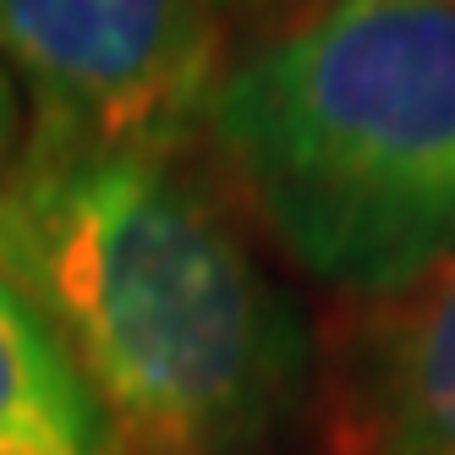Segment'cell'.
Returning a JSON list of instances; mask_svg holds the SVG:
<instances>
[{"label": "cell", "mask_w": 455, "mask_h": 455, "mask_svg": "<svg viewBox=\"0 0 455 455\" xmlns=\"http://www.w3.org/2000/svg\"><path fill=\"white\" fill-rule=\"evenodd\" d=\"M0 264L100 395L116 455H275L307 346L181 154L22 138L0 165Z\"/></svg>", "instance_id": "1"}, {"label": "cell", "mask_w": 455, "mask_h": 455, "mask_svg": "<svg viewBox=\"0 0 455 455\" xmlns=\"http://www.w3.org/2000/svg\"><path fill=\"white\" fill-rule=\"evenodd\" d=\"M204 143L307 280L379 297L455 258V0H313L231 60Z\"/></svg>", "instance_id": "2"}, {"label": "cell", "mask_w": 455, "mask_h": 455, "mask_svg": "<svg viewBox=\"0 0 455 455\" xmlns=\"http://www.w3.org/2000/svg\"><path fill=\"white\" fill-rule=\"evenodd\" d=\"M28 143L187 154L231 72L214 0H0Z\"/></svg>", "instance_id": "3"}, {"label": "cell", "mask_w": 455, "mask_h": 455, "mask_svg": "<svg viewBox=\"0 0 455 455\" xmlns=\"http://www.w3.org/2000/svg\"><path fill=\"white\" fill-rule=\"evenodd\" d=\"M323 455H455V258L340 297L313 356Z\"/></svg>", "instance_id": "4"}, {"label": "cell", "mask_w": 455, "mask_h": 455, "mask_svg": "<svg viewBox=\"0 0 455 455\" xmlns=\"http://www.w3.org/2000/svg\"><path fill=\"white\" fill-rule=\"evenodd\" d=\"M0 455H116L100 395L0 264Z\"/></svg>", "instance_id": "5"}, {"label": "cell", "mask_w": 455, "mask_h": 455, "mask_svg": "<svg viewBox=\"0 0 455 455\" xmlns=\"http://www.w3.org/2000/svg\"><path fill=\"white\" fill-rule=\"evenodd\" d=\"M17 154V83L6 72V60H0V159Z\"/></svg>", "instance_id": "6"}, {"label": "cell", "mask_w": 455, "mask_h": 455, "mask_svg": "<svg viewBox=\"0 0 455 455\" xmlns=\"http://www.w3.org/2000/svg\"><path fill=\"white\" fill-rule=\"evenodd\" d=\"M291 6H313V0H214V12L231 22V17H269V12H291Z\"/></svg>", "instance_id": "7"}]
</instances>
